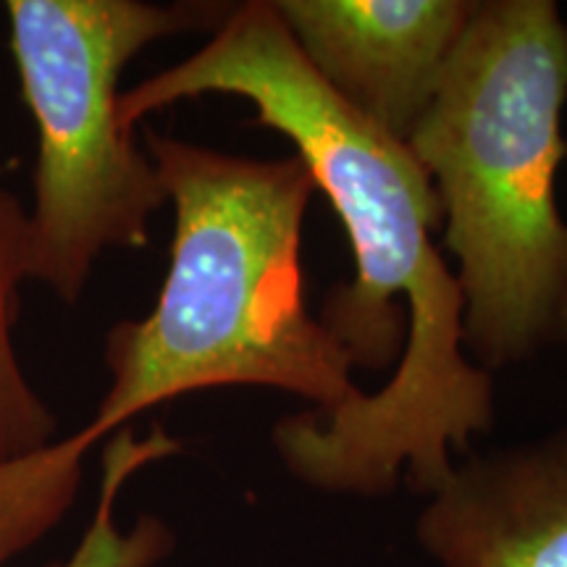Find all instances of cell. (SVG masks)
Returning <instances> with one entry per match:
<instances>
[{"mask_svg":"<svg viewBox=\"0 0 567 567\" xmlns=\"http://www.w3.org/2000/svg\"><path fill=\"white\" fill-rule=\"evenodd\" d=\"M415 536L439 567H567V431L455 463Z\"/></svg>","mask_w":567,"mask_h":567,"instance_id":"cell-6","label":"cell"},{"mask_svg":"<svg viewBox=\"0 0 567 567\" xmlns=\"http://www.w3.org/2000/svg\"><path fill=\"white\" fill-rule=\"evenodd\" d=\"M555 342H563V344H567V284H565L563 302H559L557 326H555Z\"/></svg>","mask_w":567,"mask_h":567,"instance_id":"cell-9","label":"cell"},{"mask_svg":"<svg viewBox=\"0 0 567 567\" xmlns=\"http://www.w3.org/2000/svg\"><path fill=\"white\" fill-rule=\"evenodd\" d=\"M203 95L243 97L255 124L292 142L354 255L352 281L326 295L321 323L352 365L389 371L400 358L379 392L276 423V455L318 492L386 496L405 478L429 499L494 425L492 373L465 358L463 292L431 237L444 218L429 174L318 80L271 0L231 3L189 59L122 92L118 124L134 134L153 111Z\"/></svg>","mask_w":567,"mask_h":567,"instance_id":"cell-1","label":"cell"},{"mask_svg":"<svg viewBox=\"0 0 567 567\" xmlns=\"http://www.w3.org/2000/svg\"><path fill=\"white\" fill-rule=\"evenodd\" d=\"M565 103L567 21L555 0H476L408 140L446 221L463 350L486 373L555 342L567 284Z\"/></svg>","mask_w":567,"mask_h":567,"instance_id":"cell-3","label":"cell"},{"mask_svg":"<svg viewBox=\"0 0 567 567\" xmlns=\"http://www.w3.org/2000/svg\"><path fill=\"white\" fill-rule=\"evenodd\" d=\"M24 281H30V216L0 182V467L38 455L59 431V417L27 379L13 339Z\"/></svg>","mask_w":567,"mask_h":567,"instance_id":"cell-7","label":"cell"},{"mask_svg":"<svg viewBox=\"0 0 567 567\" xmlns=\"http://www.w3.org/2000/svg\"><path fill=\"white\" fill-rule=\"evenodd\" d=\"M179 450L182 444L161 423L147 439H137L132 425L105 439L95 515L66 563L53 567H155L172 555L174 530L158 515H140L130 530H122L116 526V499L134 473Z\"/></svg>","mask_w":567,"mask_h":567,"instance_id":"cell-8","label":"cell"},{"mask_svg":"<svg viewBox=\"0 0 567 567\" xmlns=\"http://www.w3.org/2000/svg\"><path fill=\"white\" fill-rule=\"evenodd\" d=\"M476 0H271L344 105L405 142L429 109Z\"/></svg>","mask_w":567,"mask_h":567,"instance_id":"cell-5","label":"cell"},{"mask_svg":"<svg viewBox=\"0 0 567 567\" xmlns=\"http://www.w3.org/2000/svg\"><path fill=\"white\" fill-rule=\"evenodd\" d=\"M231 3L9 0L11 53L38 130L30 281L76 305L105 250L145 247L163 205L158 168L118 124V80L153 42L213 32Z\"/></svg>","mask_w":567,"mask_h":567,"instance_id":"cell-4","label":"cell"},{"mask_svg":"<svg viewBox=\"0 0 567 567\" xmlns=\"http://www.w3.org/2000/svg\"><path fill=\"white\" fill-rule=\"evenodd\" d=\"M142 151L174 205L168 271L151 313L105 334L109 389L92 421L19 463L51 509L71 507L92 446L182 394L266 386L316 413L363 394L352 360L308 308L302 226L318 187L300 155L247 158L155 130Z\"/></svg>","mask_w":567,"mask_h":567,"instance_id":"cell-2","label":"cell"}]
</instances>
